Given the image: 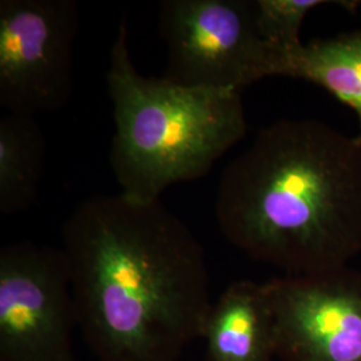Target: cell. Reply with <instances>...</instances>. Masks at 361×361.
Listing matches in <instances>:
<instances>
[{"label": "cell", "instance_id": "cell-1", "mask_svg": "<svg viewBox=\"0 0 361 361\" xmlns=\"http://www.w3.org/2000/svg\"><path fill=\"white\" fill-rule=\"evenodd\" d=\"M78 326L98 361H180L213 307L204 247L165 207L82 201L63 226Z\"/></svg>", "mask_w": 361, "mask_h": 361}, {"label": "cell", "instance_id": "cell-2", "mask_svg": "<svg viewBox=\"0 0 361 361\" xmlns=\"http://www.w3.org/2000/svg\"><path fill=\"white\" fill-rule=\"evenodd\" d=\"M224 237L286 276L348 267L361 252V145L316 119L259 130L222 171Z\"/></svg>", "mask_w": 361, "mask_h": 361}, {"label": "cell", "instance_id": "cell-3", "mask_svg": "<svg viewBox=\"0 0 361 361\" xmlns=\"http://www.w3.org/2000/svg\"><path fill=\"white\" fill-rule=\"evenodd\" d=\"M128 38L122 18L107 71L116 126L110 166L122 195L155 202L171 185L202 178L244 138L245 109L240 91L142 77Z\"/></svg>", "mask_w": 361, "mask_h": 361}, {"label": "cell", "instance_id": "cell-4", "mask_svg": "<svg viewBox=\"0 0 361 361\" xmlns=\"http://www.w3.org/2000/svg\"><path fill=\"white\" fill-rule=\"evenodd\" d=\"M159 31L174 83L241 92L269 78L271 49L258 35L253 1L165 0Z\"/></svg>", "mask_w": 361, "mask_h": 361}, {"label": "cell", "instance_id": "cell-5", "mask_svg": "<svg viewBox=\"0 0 361 361\" xmlns=\"http://www.w3.org/2000/svg\"><path fill=\"white\" fill-rule=\"evenodd\" d=\"M77 307L63 249L31 241L0 250V361H78Z\"/></svg>", "mask_w": 361, "mask_h": 361}, {"label": "cell", "instance_id": "cell-6", "mask_svg": "<svg viewBox=\"0 0 361 361\" xmlns=\"http://www.w3.org/2000/svg\"><path fill=\"white\" fill-rule=\"evenodd\" d=\"M78 6L73 0L0 1V106L35 116L73 92Z\"/></svg>", "mask_w": 361, "mask_h": 361}, {"label": "cell", "instance_id": "cell-7", "mask_svg": "<svg viewBox=\"0 0 361 361\" xmlns=\"http://www.w3.org/2000/svg\"><path fill=\"white\" fill-rule=\"evenodd\" d=\"M274 353L284 361H361V271L348 267L264 283Z\"/></svg>", "mask_w": 361, "mask_h": 361}, {"label": "cell", "instance_id": "cell-8", "mask_svg": "<svg viewBox=\"0 0 361 361\" xmlns=\"http://www.w3.org/2000/svg\"><path fill=\"white\" fill-rule=\"evenodd\" d=\"M204 340L210 361H271L274 328L265 284L229 285L213 302Z\"/></svg>", "mask_w": 361, "mask_h": 361}, {"label": "cell", "instance_id": "cell-9", "mask_svg": "<svg viewBox=\"0 0 361 361\" xmlns=\"http://www.w3.org/2000/svg\"><path fill=\"white\" fill-rule=\"evenodd\" d=\"M269 77L301 79L323 87L357 116L361 145V28L271 52Z\"/></svg>", "mask_w": 361, "mask_h": 361}, {"label": "cell", "instance_id": "cell-10", "mask_svg": "<svg viewBox=\"0 0 361 361\" xmlns=\"http://www.w3.org/2000/svg\"><path fill=\"white\" fill-rule=\"evenodd\" d=\"M46 142L34 116L6 114L0 119V213L28 210L38 195Z\"/></svg>", "mask_w": 361, "mask_h": 361}, {"label": "cell", "instance_id": "cell-11", "mask_svg": "<svg viewBox=\"0 0 361 361\" xmlns=\"http://www.w3.org/2000/svg\"><path fill=\"white\" fill-rule=\"evenodd\" d=\"M338 4L347 10L359 7V1L326 0H255V20L258 35L279 51L293 50L302 44L300 30L307 15L324 4Z\"/></svg>", "mask_w": 361, "mask_h": 361}]
</instances>
